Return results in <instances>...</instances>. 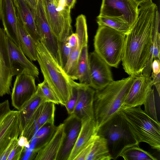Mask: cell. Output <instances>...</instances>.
Returning <instances> with one entry per match:
<instances>
[{
  "label": "cell",
  "mask_w": 160,
  "mask_h": 160,
  "mask_svg": "<svg viewBox=\"0 0 160 160\" xmlns=\"http://www.w3.org/2000/svg\"><path fill=\"white\" fill-rule=\"evenodd\" d=\"M88 45L83 46L81 50L75 72L72 80H78L79 83L91 86V79Z\"/></svg>",
  "instance_id": "cell-24"
},
{
  "label": "cell",
  "mask_w": 160,
  "mask_h": 160,
  "mask_svg": "<svg viewBox=\"0 0 160 160\" xmlns=\"http://www.w3.org/2000/svg\"><path fill=\"white\" fill-rule=\"evenodd\" d=\"M74 83L78 89V97L73 114L82 121L94 118V100L95 90L85 84L75 81Z\"/></svg>",
  "instance_id": "cell-14"
},
{
  "label": "cell",
  "mask_w": 160,
  "mask_h": 160,
  "mask_svg": "<svg viewBox=\"0 0 160 160\" xmlns=\"http://www.w3.org/2000/svg\"><path fill=\"white\" fill-rule=\"evenodd\" d=\"M118 112L139 142L148 144L152 149L160 151V124L154 121L142 109L141 106L124 108Z\"/></svg>",
  "instance_id": "cell-4"
},
{
  "label": "cell",
  "mask_w": 160,
  "mask_h": 160,
  "mask_svg": "<svg viewBox=\"0 0 160 160\" xmlns=\"http://www.w3.org/2000/svg\"><path fill=\"white\" fill-rule=\"evenodd\" d=\"M35 78L27 73L17 75L11 93L12 106L18 111L36 93L37 86Z\"/></svg>",
  "instance_id": "cell-10"
},
{
  "label": "cell",
  "mask_w": 160,
  "mask_h": 160,
  "mask_svg": "<svg viewBox=\"0 0 160 160\" xmlns=\"http://www.w3.org/2000/svg\"><path fill=\"white\" fill-rule=\"evenodd\" d=\"M32 10L40 40L61 67L59 42L50 28L45 13L42 0H38L36 8Z\"/></svg>",
  "instance_id": "cell-9"
},
{
  "label": "cell",
  "mask_w": 160,
  "mask_h": 160,
  "mask_svg": "<svg viewBox=\"0 0 160 160\" xmlns=\"http://www.w3.org/2000/svg\"><path fill=\"white\" fill-rule=\"evenodd\" d=\"M37 61L44 80L59 99L61 104L65 106L72 92V80L58 64L40 40L35 43Z\"/></svg>",
  "instance_id": "cell-3"
},
{
  "label": "cell",
  "mask_w": 160,
  "mask_h": 160,
  "mask_svg": "<svg viewBox=\"0 0 160 160\" xmlns=\"http://www.w3.org/2000/svg\"><path fill=\"white\" fill-rule=\"evenodd\" d=\"M37 87L36 93L19 111V136L22 134L37 109L42 104L47 102L40 87L38 85Z\"/></svg>",
  "instance_id": "cell-22"
},
{
  "label": "cell",
  "mask_w": 160,
  "mask_h": 160,
  "mask_svg": "<svg viewBox=\"0 0 160 160\" xmlns=\"http://www.w3.org/2000/svg\"><path fill=\"white\" fill-rule=\"evenodd\" d=\"M18 18L35 42L40 38L32 9L24 0H12Z\"/></svg>",
  "instance_id": "cell-21"
},
{
  "label": "cell",
  "mask_w": 160,
  "mask_h": 160,
  "mask_svg": "<svg viewBox=\"0 0 160 160\" xmlns=\"http://www.w3.org/2000/svg\"><path fill=\"white\" fill-rule=\"evenodd\" d=\"M18 144L20 146L29 148L30 143L28 139L25 136L21 135L18 138Z\"/></svg>",
  "instance_id": "cell-41"
},
{
  "label": "cell",
  "mask_w": 160,
  "mask_h": 160,
  "mask_svg": "<svg viewBox=\"0 0 160 160\" xmlns=\"http://www.w3.org/2000/svg\"><path fill=\"white\" fill-rule=\"evenodd\" d=\"M139 6L134 0H102L98 16L114 19L132 27L138 18Z\"/></svg>",
  "instance_id": "cell-8"
},
{
  "label": "cell",
  "mask_w": 160,
  "mask_h": 160,
  "mask_svg": "<svg viewBox=\"0 0 160 160\" xmlns=\"http://www.w3.org/2000/svg\"><path fill=\"white\" fill-rule=\"evenodd\" d=\"M120 157L125 160H157L150 153L140 148L139 144L135 145L124 150Z\"/></svg>",
  "instance_id": "cell-28"
},
{
  "label": "cell",
  "mask_w": 160,
  "mask_h": 160,
  "mask_svg": "<svg viewBox=\"0 0 160 160\" xmlns=\"http://www.w3.org/2000/svg\"><path fill=\"white\" fill-rule=\"evenodd\" d=\"M24 147L20 146L18 143L10 153L7 160H18L20 159Z\"/></svg>",
  "instance_id": "cell-35"
},
{
  "label": "cell",
  "mask_w": 160,
  "mask_h": 160,
  "mask_svg": "<svg viewBox=\"0 0 160 160\" xmlns=\"http://www.w3.org/2000/svg\"><path fill=\"white\" fill-rule=\"evenodd\" d=\"M17 26L21 49L31 61H36L37 51L35 42L18 17Z\"/></svg>",
  "instance_id": "cell-25"
},
{
  "label": "cell",
  "mask_w": 160,
  "mask_h": 160,
  "mask_svg": "<svg viewBox=\"0 0 160 160\" xmlns=\"http://www.w3.org/2000/svg\"><path fill=\"white\" fill-rule=\"evenodd\" d=\"M152 86L150 76H145L142 73L135 77L122 107L125 108L143 104Z\"/></svg>",
  "instance_id": "cell-16"
},
{
  "label": "cell",
  "mask_w": 160,
  "mask_h": 160,
  "mask_svg": "<svg viewBox=\"0 0 160 160\" xmlns=\"http://www.w3.org/2000/svg\"><path fill=\"white\" fill-rule=\"evenodd\" d=\"M38 85L40 88L47 102H52L55 104H61L59 99L45 80Z\"/></svg>",
  "instance_id": "cell-31"
},
{
  "label": "cell",
  "mask_w": 160,
  "mask_h": 160,
  "mask_svg": "<svg viewBox=\"0 0 160 160\" xmlns=\"http://www.w3.org/2000/svg\"><path fill=\"white\" fill-rule=\"evenodd\" d=\"M88 57L90 87L95 90H101L113 81L110 66L94 51Z\"/></svg>",
  "instance_id": "cell-11"
},
{
  "label": "cell",
  "mask_w": 160,
  "mask_h": 160,
  "mask_svg": "<svg viewBox=\"0 0 160 160\" xmlns=\"http://www.w3.org/2000/svg\"><path fill=\"white\" fill-rule=\"evenodd\" d=\"M55 104L52 102H46L38 108L23 131L24 135L32 138L38 130L45 124L54 123Z\"/></svg>",
  "instance_id": "cell-17"
},
{
  "label": "cell",
  "mask_w": 160,
  "mask_h": 160,
  "mask_svg": "<svg viewBox=\"0 0 160 160\" xmlns=\"http://www.w3.org/2000/svg\"><path fill=\"white\" fill-rule=\"evenodd\" d=\"M82 122V126L78 139L68 160H73L92 137L97 133L98 128L94 118Z\"/></svg>",
  "instance_id": "cell-23"
},
{
  "label": "cell",
  "mask_w": 160,
  "mask_h": 160,
  "mask_svg": "<svg viewBox=\"0 0 160 160\" xmlns=\"http://www.w3.org/2000/svg\"><path fill=\"white\" fill-rule=\"evenodd\" d=\"M134 78L129 76L121 80H113L103 89L95 90L94 111L98 128L118 112L125 101Z\"/></svg>",
  "instance_id": "cell-2"
},
{
  "label": "cell",
  "mask_w": 160,
  "mask_h": 160,
  "mask_svg": "<svg viewBox=\"0 0 160 160\" xmlns=\"http://www.w3.org/2000/svg\"><path fill=\"white\" fill-rule=\"evenodd\" d=\"M126 35L108 26L98 25L94 36V51L109 66L118 68L122 61Z\"/></svg>",
  "instance_id": "cell-6"
},
{
  "label": "cell",
  "mask_w": 160,
  "mask_h": 160,
  "mask_svg": "<svg viewBox=\"0 0 160 160\" xmlns=\"http://www.w3.org/2000/svg\"><path fill=\"white\" fill-rule=\"evenodd\" d=\"M139 5L151 0H134Z\"/></svg>",
  "instance_id": "cell-44"
},
{
  "label": "cell",
  "mask_w": 160,
  "mask_h": 160,
  "mask_svg": "<svg viewBox=\"0 0 160 160\" xmlns=\"http://www.w3.org/2000/svg\"><path fill=\"white\" fill-rule=\"evenodd\" d=\"M143 104L145 113L154 121L160 124L157 117L155 100L153 89H151L148 93Z\"/></svg>",
  "instance_id": "cell-30"
},
{
  "label": "cell",
  "mask_w": 160,
  "mask_h": 160,
  "mask_svg": "<svg viewBox=\"0 0 160 160\" xmlns=\"http://www.w3.org/2000/svg\"><path fill=\"white\" fill-rule=\"evenodd\" d=\"M2 0H0V21L1 20L2 14Z\"/></svg>",
  "instance_id": "cell-45"
},
{
  "label": "cell",
  "mask_w": 160,
  "mask_h": 160,
  "mask_svg": "<svg viewBox=\"0 0 160 160\" xmlns=\"http://www.w3.org/2000/svg\"><path fill=\"white\" fill-rule=\"evenodd\" d=\"M153 85H155L158 92L159 96L160 95V73L154 74L152 73L151 76Z\"/></svg>",
  "instance_id": "cell-38"
},
{
  "label": "cell",
  "mask_w": 160,
  "mask_h": 160,
  "mask_svg": "<svg viewBox=\"0 0 160 160\" xmlns=\"http://www.w3.org/2000/svg\"><path fill=\"white\" fill-rule=\"evenodd\" d=\"M45 13L52 32L62 42L73 33L71 9L65 0H42Z\"/></svg>",
  "instance_id": "cell-7"
},
{
  "label": "cell",
  "mask_w": 160,
  "mask_h": 160,
  "mask_svg": "<svg viewBox=\"0 0 160 160\" xmlns=\"http://www.w3.org/2000/svg\"><path fill=\"white\" fill-rule=\"evenodd\" d=\"M97 134L106 139L112 159L114 160L127 148L139 143L118 112L98 128Z\"/></svg>",
  "instance_id": "cell-5"
},
{
  "label": "cell",
  "mask_w": 160,
  "mask_h": 160,
  "mask_svg": "<svg viewBox=\"0 0 160 160\" xmlns=\"http://www.w3.org/2000/svg\"><path fill=\"white\" fill-rule=\"evenodd\" d=\"M65 137L64 124L57 126L48 141L31 158L35 160H58Z\"/></svg>",
  "instance_id": "cell-15"
},
{
  "label": "cell",
  "mask_w": 160,
  "mask_h": 160,
  "mask_svg": "<svg viewBox=\"0 0 160 160\" xmlns=\"http://www.w3.org/2000/svg\"><path fill=\"white\" fill-rule=\"evenodd\" d=\"M37 0V2H38V0Z\"/></svg>",
  "instance_id": "cell-46"
},
{
  "label": "cell",
  "mask_w": 160,
  "mask_h": 160,
  "mask_svg": "<svg viewBox=\"0 0 160 160\" xmlns=\"http://www.w3.org/2000/svg\"><path fill=\"white\" fill-rule=\"evenodd\" d=\"M65 1L68 6L71 9L74 7L77 0H65Z\"/></svg>",
  "instance_id": "cell-43"
},
{
  "label": "cell",
  "mask_w": 160,
  "mask_h": 160,
  "mask_svg": "<svg viewBox=\"0 0 160 160\" xmlns=\"http://www.w3.org/2000/svg\"><path fill=\"white\" fill-rule=\"evenodd\" d=\"M138 18L126 35L122 65L130 76L142 73L150 53L153 30L159 17L152 0L139 5Z\"/></svg>",
  "instance_id": "cell-1"
},
{
  "label": "cell",
  "mask_w": 160,
  "mask_h": 160,
  "mask_svg": "<svg viewBox=\"0 0 160 160\" xmlns=\"http://www.w3.org/2000/svg\"><path fill=\"white\" fill-rule=\"evenodd\" d=\"M19 113L11 110L0 122V157L12 140L19 137Z\"/></svg>",
  "instance_id": "cell-18"
},
{
  "label": "cell",
  "mask_w": 160,
  "mask_h": 160,
  "mask_svg": "<svg viewBox=\"0 0 160 160\" xmlns=\"http://www.w3.org/2000/svg\"><path fill=\"white\" fill-rule=\"evenodd\" d=\"M74 80H72V86L71 98L65 106L68 113L69 115L73 113L78 99V91L77 87L74 84Z\"/></svg>",
  "instance_id": "cell-33"
},
{
  "label": "cell",
  "mask_w": 160,
  "mask_h": 160,
  "mask_svg": "<svg viewBox=\"0 0 160 160\" xmlns=\"http://www.w3.org/2000/svg\"><path fill=\"white\" fill-rule=\"evenodd\" d=\"M97 22L98 25H104L112 28L126 35L131 27L128 24L116 19L98 16Z\"/></svg>",
  "instance_id": "cell-29"
},
{
  "label": "cell",
  "mask_w": 160,
  "mask_h": 160,
  "mask_svg": "<svg viewBox=\"0 0 160 160\" xmlns=\"http://www.w3.org/2000/svg\"><path fill=\"white\" fill-rule=\"evenodd\" d=\"M11 68L13 76L20 73L31 74L38 78L39 70L23 52L20 47L7 36Z\"/></svg>",
  "instance_id": "cell-12"
},
{
  "label": "cell",
  "mask_w": 160,
  "mask_h": 160,
  "mask_svg": "<svg viewBox=\"0 0 160 160\" xmlns=\"http://www.w3.org/2000/svg\"><path fill=\"white\" fill-rule=\"evenodd\" d=\"M32 9L36 8L37 2L36 0H24Z\"/></svg>",
  "instance_id": "cell-42"
},
{
  "label": "cell",
  "mask_w": 160,
  "mask_h": 160,
  "mask_svg": "<svg viewBox=\"0 0 160 160\" xmlns=\"http://www.w3.org/2000/svg\"><path fill=\"white\" fill-rule=\"evenodd\" d=\"M65 137L58 160H68L78 139L82 126V120L73 114L64 121Z\"/></svg>",
  "instance_id": "cell-19"
},
{
  "label": "cell",
  "mask_w": 160,
  "mask_h": 160,
  "mask_svg": "<svg viewBox=\"0 0 160 160\" xmlns=\"http://www.w3.org/2000/svg\"><path fill=\"white\" fill-rule=\"evenodd\" d=\"M59 47L61 67L63 70L69 59L72 49L68 44V38L63 42H59Z\"/></svg>",
  "instance_id": "cell-32"
},
{
  "label": "cell",
  "mask_w": 160,
  "mask_h": 160,
  "mask_svg": "<svg viewBox=\"0 0 160 160\" xmlns=\"http://www.w3.org/2000/svg\"><path fill=\"white\" fill-rule=\"evenodd\" d=\"M97 136V133L92 137L88 143L76 156L73 160H86L91 150Z\"/></svg>",
  "instance_id": "cell-34"
},
{
  "label": "cell",
  "mask_w": 160,
  "mask_h": 160,
  "mask_svg": "<svg viewBox=\"0 0 160 160\" xmlns=\"http://www.w3.org/2000/svg\"><path fill=\"white\" fill-rule=\"evenodd\" d=\"M152 73L157 74L160 73V62L158 59H154L151 65Z\"/></svg>",
  "instance_id": "cell-40"
},
{
  "label": "cell",
  "mask_w": 160,
  "mask_h": 160,
  "mask_svg": "<svg viewBox=\"0 0 160 160\" xmlns=\"http://www.w3.org/2000/svg\"><path fill=\"white\" fill-rule=\"evenodd\" d=\"M56 127L54 123H48L44 125L38 130L33 138L36 140V143L30 158L49 139L54 132Z\"/></svg>",
  "instance_id": "cell-27"
},
{
  "label": "cell",
  "mask_w": 160,
  "mask_h": 160,
  "mask_svg": "<svg viewBox=\"0 0 160 160\" xmlns=\"http://www.w3.org/2000/svg\"><path fill=\"white\" fill-rule=\"evenodd\" d=\"M69 46L72 49L75 48L78 43V38L76 33H72L68 38Z\"/></svg>",
  "instance_id": "cell-39"
},
{
  "label": "cell",
  "mask_w": 160,
  "mask_h": 160,
  "mask_svg": "<svg viewBox=\"0 0 160 160\" xmlns=\"http://www.w3.org/2000/svg\"><path fill=\"white\" fill-rule=\"evenodd\" d=\"M1 20L8 37L20 47L17 26V17L12 0H2Z\"/></svg>",
  "instance_id": "cell-20"
},
{
  "label": "cell",
  "mask_w": 160,
  "mask_h": 160,
  "mask_svg": "<svg viewBox=\"0 0 160 160\" xmlns=\"http://www.w3.org/2000/svg\"><path fill=\"white\" fill-rule=\"evenodd\" d=\"M18 138H15L12 140L0 157V160H7L10 153L13 148L18 143Z\"/></svg>",
  "instance_id": "cell-36"
},
{
  "label": "cell",
  "mask_w": 160,
  "mask_h": 160,
  "mask_svg": "<svg viewBox=\"0 0 160 160\" xmlns=\"http://www.w3.org/2000/svg\"><path fill=\"white\" fill-rule=\"evenodd\" d=\"M109 153L106 139L98 135L91 150L86 160H110Z\"/></svg>",
  "instance_id": "cell-26"
},
{
  "label": "cell",
  "mask_w": 160,
  "mask_h": 160,
  "mask_svg": "<svg viewBox=\"0 0 160 160\" xmlns=\"http://www.w3.org/2000/svg\"><path fill=\"white\" fill-rule=\"evenodd\" d=\"M13 76L11 70L7 36L0 27V97L10 93Z\"/></svg>",
  "instance_id": "cell-13"
},
{
  "label": "cell",
  "mask_w": 160,
  "mask_h": 160,
  "mask_svg": "<svg viewBox=\"0 0 160 160\" xmlns=\"http://www.w3.org/2000/svg\"><path fill=\"white\" fill-rule=\"evenodd\" d=\"M10 111L8 100L0 103V122Z\"/></svg>",
  "instance_id": "cell-37"
}]
</instances>
